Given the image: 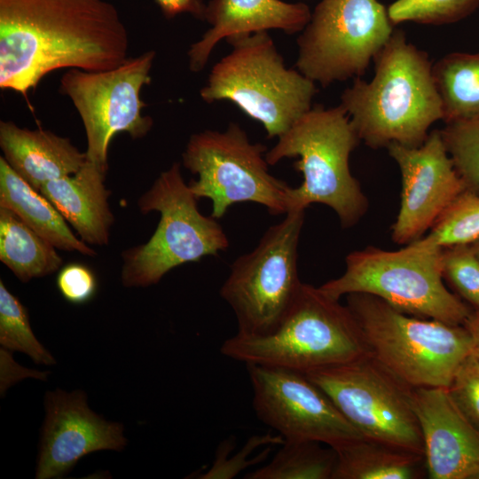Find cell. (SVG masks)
Masks as SVG:
<instances>
[{
    "mask_svg": "<svg viewBox=\"0 0 479 479\" xmlns=\"http://www.w3.org/2000/svg\"><path fill=\"white\" fill-rule=\"evenodd\" d=\"M128 49L125 24L106 0H0L2 90L27 97L57 69H112Z\"/></svg>",
    "mask_w": 479,
    "mask_h": 479,
    "instance_id": "cell-1",
    "label": "cell"
},
{
    "mask_svg": "<svg viewBox=\"0 0 479 479\" xmlns=\"http://www.w3.org/2000/svg\"><path fill=\"white\" fill-rule=\"evenodd\" d=\"M373 61V78L354 79L342 91L340 106L371 148L421 145L430 126L443 120L428 54L409 43L403 30H394Z\"/></svg>",
    "mask_w": 479,
    "mask_h": 479,
    "instance_id": "cell-2",
    "label": "cell"
},
{
    "mask_svg": "<svg viewBox=\"0 0 479 479\" xmlns=\"http://www.w3.org/2000/svg\"><path fill=\"white\" fill-rule=\"evenodd\" d=\"M359 141L340 105L311 107L279 137L266 152L267 162L274 165L284 158L299 157L294 167L303 177L298 187L290 190L288 211L324 204L336 213L343 228L354 226L368 208L367 198L349 164Z\"/></svg>",
    "mask_w": 479,
    "mask_h": 479,
    "instance_id": "cell-3",
    "label": "cell"
},
{
    "mask_svg": "<svg viewBox=\"0 0 479 479\" xmlns=\"http://www.w3.org/2000/svg\"><path fill=\"white\" fill-rule=\"evenodd\" d=\"M226 41L232 50L213 66L200 98L233 103L263 126L268 138H278L312 107L316 83L286 66L267 31Z\"/></svg>",
    "mask_w": 479,
    "mask_h": 479,
    "instance_id": "cell-4",
    "label": "cell"
},
{
    "mask_svg": "<svg viewBox=\"0 0 479 479\" xmlns=\"http://www.w3.org/2000/svg\"><path fill=\"white\" fill-rule=\"evenodd\" d=\"M221 353L245 365L288 368L302 373L348 362L369 349L347 307L319 287L302 283L279 327L263 336L234 334L224 341Z\"/></svg>",
    "mask_w": 479,
    "mask_h": 479,
    "instance_id": "cell-5",
    "label": "cell"
},
{
    "mask_svg": "<svg viewBox=\"0 0 479 479\" xmlns=\"http://www.w3.org/2000/svg\"><path fill=\"white\" fill-rule=\"evenodd\" d=\"M346 296L369 352L412 388L447 389L473 353L463 325L409 315L369 294Z\"/></svg>",
    "mask_w": 479,
    "mask_h": 479,
    "instance_id": "cell-6",
    "label": "cell"
},
{
    "mask_svg": "<svg viewBox=\"0 0 479 479\" xmlns=\"http://www.w3.org/2000/svg\"><path fill=\"white\" fill-rule=\"evenodd\" d=\"M442 249L415 240L397 251L356 250L346 256L342 275L319 289L335 300L369 294L409 315L463 325L472 310L444 286Z\"/></svg>",
    "mask_w": 479,
    "mask_h": 479,
    "instance_id": "cell-7",
    "label": "cell"
},
{
    "mask_svg": "<svg viewBox=\"0 0 479 479\" xmlns=\"http://www.w3.org/2000/svg\"><path fill=\"white\" fill-rule=\"evenodd\" d=\"M198 200L185 182L179 163L160 174L137 201L142 213L159 212L160 221L146 243L122 253L123 286L155 285L173 268L228 248L223 227L217 219L200 212Z\"/></svg>",
    "mask_w": 479,
    "mask_h": 479,
    "instance_id": "cell-8",
    "label": "cell"
},
{
    "mask_svg": "<svg viewBox=\"0 0 479 479\" xmlns=\"http://www.w3.org/2000/svg\"><path fill=\"white\" fill-rule=\"evenodd\" d=\"M305 210H291L263 233L256 247L238 257L220 288L232 309L237 334H271L290 311L302 286L299 279L298 243Z\"/></svg>",
    "mask_w": 479,
    "mask_h": 479,
    "instance_id": "cell-9",
    "label": "cell"
},
{
    "mask_svg": "<svg viewBox=\"0 0 479 479\" xmlns=\"http://www.w3.org/2000/svg\"><path fill=\"white\" fill-rule=\"evenodd\" d=\"M267 151L235 122L223 131L207 130L190 137L183 164L198 175L189 186L198 199L212 201L211 216L219 219L244 201L261 204L271 215L287 213L292 187L269 172Z\"/></svg>",
    "mask_w": 479,
    "mask_h": 479,
    "instance_id": "cell-10",
    "label": "cell"
},
{
    "mask_svg": "<svg viewBox=\"0 0 479 479\" xmlns=\"http://www.w3.org/2000/svg\"><path fill=\"white\" fill-rule=\"evenodd\" d=\"M363 436L424 455L412 387L370 352L305 373Z\"/></svg>",
    "mask_w": 479,
    "mask_h": 479,
    "instance_id": "cell-11",
    "label": "cell"
},
{
    "mask_svg": "<svg viewBox=\"0 0 479 479\" xmlns=\"http://www.w3.org/2000/svg\"><path fill=\"white\" fill-rule=\"evenodd\" d=\"M393 26L379 0H321L297 38L296 69L322 87L359 78Z\"/></svg>",
    "mask_w": 479,
    "mask_h": 479,
    "instance_id": "cell-12",
    "label": "cell"
},
{
    "mask_svg": "<svg viewBox=\"0 0 479 479\" xmlns=\"http://www.w3.org/2000/svg\"><path fill=\"white\" fill-rule=\"evenodd\" d=\"M154 58L155 51H148L112 69L69 68L62 75L59 90L71 99L85 129L87 160L107 168L115 134L140 138L153 127V119L142 114L141 90L151 81Z\"/></svg>",
    "mask_w": 479,
    "mask_h": 479,
    "instance_id": "cell-13",
    "label": "cell"
},
{
    "mask_svg": "<svg viewBox=\"0 0 479 479\" xmlns=\"http://www.w3.org/2000/svg\"><path fill=\"white\" fill-rule=\"evenodd\" d=\"M246 365L257 418L284 441H314L334 447L362 437L304 373L271 365Z\"/></svg>",
    "mask_w": 479,
    "mask_h": 479,
    "instance_id": "cell-14",
    "label": "cell"
},
{
    "mask_svg": "<svg viewBox=\"0 0 479 479\" xmlns=\"http://www.w3.org/2000/svg\"><path fill=\"white\" fill-rule=\"evenodd\" d=\"M387 149L402 178L400 208L391 228L392 240L407 245L430 230L467 188L438 130L431 131L420 146L392 143Z\"/></svg>",
    "mask_w": 479,
    "mask_h": 479,
    "instance_id": "cell-15",
    "label": "cell"
},
{
    "mask_svg": "<svg viewBox=\"0 0 479 479\" xmlns=\"http://www.w3.org/2000/svg\"><path fill=\"white\" fill-rule=\"evenodd\" d=\"M35 471L36 479H59L84 456L102 450L122 451L127 444L124 427L90 409L82 390L47 391Z\"/></svg>",
    "mask_w": 479,
    "mask_h": 479,
    "instance_id": "cell-16",
    "label": "cell"
},
{
    "mask_svg": "<svg viewBox=\"0 0 479 479\" xmlns=\"http://www.w3.org/2000/svg\"><path fill=\"white\" fill-rule=\"evenodd\" d=\"M412 406L431 479H479V430L445 388H413Z\"/></svg>",
    "mask_w": 479,
    "mask_h": 479,
    "instance_id": "cell-17",
    "label": "cell"
},
{
    "mask_svg": "<svg viewBox=\"0 0 479 479\" xmlns=\"http://www.w3.org/2000/svg\"><path fill=\"white\" fill-rule=\"evenodd\" d=\"M311 10L304 3L282 0H209L203 20L210 27L187 52L189 68L202 70L216 45L223 39L271 29L300 33L309 22Z\"/></svg>",
    "mask_w": 479,
    "mask_h": 479,
    "instance_id": "cell-18",
    "label": "cell"
},
{
    "mask_svg": "<svg viewBox=\"0 0 479 479\" xmlns=\"http://www.w3.org/2000/svg\"><path fill=\"white\" fill-rule=\"evenodd\" d=\"M107 168L86 159L80 169L43 184V194L76 231L82 240L103 246L109 241L114 215L105 185Z\"/></svg>",
    "mask_w": 479,
    "mask_h": 479,
    "instance_id": "cell-19",
    "label": "cell"
},
{
    "mask_svg": "<svg viewBox=\"0 0 479 479\" xmlns=\"http://www.w3.org/2000/svg\"><path fill=\"white\" fill-rule=\"evenodd\" d=\"M0 147L12 169L33 188L76 173L86 161L71 141L51 131L0 122Z\"/></svg>",
    "mask_w": 479,
    "mask_h": 479,
    "instance_id": "cell-20",
    "label": "cell"
},
{
    "mask_svg": "<svg viewBox=\"0 0 479 479\" xmlns=\"http://www.w3.org/2000/svg\"><path fill=\"white\" fill-rule=\"evenodd\" d=\"M0 207L14 212L56 248L94 256L96 252L70 230L57 208L0 157Z\"/></svg>",
    "mask_w": 479,
    "mask_h": 479,
    "instance_id": "cell-21",
    "label": "cell"
},
{
    "mask_svg": "<svg viewBox=\"0 0 479 479\" xmlns=\"http://www.w3.org/2000/svg\"><path fill=\"white\" fill-rule=\"evenodd\" d=\"M333 479H420L428 475L424 455L384 442L357 437L333 447Z\"/></svg>",
    "mask_w": 479,
    "mask_h": 479,
    "instance_id": "cell-22",
    "label": "cell"
},
{
    "mask_svg": "<svg viewBox=\"0 0 479 479\" xmlns=\"http://www.w3.org/2000/svg\"><path fill=\"white\" fill-rule=\"evenodd\" d=\"M55 248L14 212L0 207V260L20 281L58 271L62 258Z\"/></svg>",
    "mask_w": 479,
    "mask_h": 479,
    "instance_id": "cell-23",
    "label": "cell"
},
{
    "mask_svg": "<svg viewBox=\"0 0 479 479\" xmlns=\"http://www.w3.org/2000/svg\"><path fill=\"white\" fill-rule=\"evenodd\" d=\"M446 123L479 117V51L445 54L432 66Z\"/></svg>",
    "mask_w": 479,
    "mask_h": 479,
    "instance_id": "cell-24",
    "label": "cell"
},
{
    "mask_svg": "<svg viewBox=\"0 0 479 479\" xmlns=\"http://www.w3.org/2000/svg\"><path fill=\"white\" fill-rule=\"evenodd\" d=\"M265 465L246 475L247 479H333L336 452L314 441H284Z\"/></svg>",
    "mask_w": 479,
    "mask_h": 479,
    "instance_id": "cell-25",
    "label": "cell"
},
{
    "mask_svg": "<svg viewBox=\"0 0 479 479\" xmlns=\"http://www.w3.org/2000/svg\"><path fill=\"white\" fill-rule=\"evenodd\" d=\"M479 238V194H459L442 213L429 233L416 241L427 247L472 244Z\"/></svg>",
    "mask_w": 479,
    "mask_h": 479,
    "instance_id": "cell-26",
    "label": "cell"
},
{
    "mask_svg": "<svg viewBox=\"0 0 479 479\" xmlns=\"http://www.w3.org/2000/svg\"><path fill=\"white\" fill-rule=\"evenodd\" d=\"M0 344L27 355L35 364L51 365L55 359L35 337L27 308L0 280Z\"/></svg>",
    "mask_w": 479,
    "mask_h": 479,
    "instance_id": "cell-27",
    "label": "cell"
},
{
    "mask_svg": "<svg viewBox=\"0 0 479 479\" xmlns=\"http://www.w3.org/2000/svg\"><path fill=\"white\" fill-rule=\"evenodd\" d=\"M440 133L467 190L479 194V117L446 123Z\"/></svg>",
    "mask_w": 479,
    "mask_h": 479,
    "instance_id": "cell-28",
    "label": "cell"
},
{
    "mask_svg": "<svg viewBox=\"0 0 479 479\" xmlns=\"http://www.w3.org/2000/svg\"><path fill=\"white\" fill-rule=\"evenodd\" d=\"M479 7V0H396L388 8L393 25L413 22L447 25L466 19Z\"/></svg>",
    "mask_w": 479,
    "mask_h": 479,
    "instance_id": "cell-29",
    "label": "cell"
},
{
    "mask_svg": "<svg viewBox=\"0 0 479 479\" xmlns=\"http://www.w3.org/2000/svg\"><path fill=\"white\" fill-rule=\"evenodd\" d=\"M442 271L459 294L479 310V257L471 245L443 247Z\"/></svg>",
    "mask_w": 479,
    "mask_h": 479,
    "instance_id": "cell-30",
    "label": "cell"
},
{
    "mask_svg": "<svg viewBox=\"0 0 479 479\" xmlns=\"http://www.w3.org/2000/svg\"><path fill=\"white\" fill-rule=\"evenodd\" d=\"M284 439L279 434L254 436L245 444L243 448L232 458H229L221 445L216 450V459L212 467L199 478L202 479H230L235 477L246 467L261 462L270 452H265L262 455L250 458V453L255 451L259 446L264 445H280Z\"/></svg>",
    "mask_w": 479,
    "mask_h": 479,
    "instance_id": "cell-31",
    "label": "cell"
},
{
    "mask_svg": "<svg viewBox=\"0 0 479 479\" xmlns=\"http://www.w3.org/2000/svg\"><path fill=\"white\" fill-rule=\"evenodd\" d=\"M447 390L460 412L479 430V360L473 353L460 364Z\"/></svg>",
    "mask_w": 479,
    "mask_h": 479,
    "instance_id": "cell-32",
    "label": "cell"
},
{
    "mask_svg": "<svg viewBox=\"0 0 479 479\" xmlns=\"http://www.w3.org/2000/svg\"><path fill=\"white\" fill-rule=\"evenodd\" d=\"M62 297L73 304L89 302L97 291V279L92 271L83 264L71 263L63 267L56 279Z\"/></svg>",
    "mask_w": 479,
    "mask_h": 479,
    "instance_id": "cell-33",
    "label": "cell"
},
{
    "mask_svg": "<svg viewBox=\"0 0 479 479\" xmlns=\"http://www.w3.org/2000/svg\"><path fill=\"white\" fill-rule=\"evenodd\" d=\"M168 18L180 13H190L203 20L206 4L201 0H155Z\"/></svg>",
    "mask_w": 479,
    "mask_h": 479,
    "instance_id": "cell-34",
    "label": "cell"
},
{
    "mask_svg": "<svg viewBox=\"0 0 479 479\" xmlns=\"http://www.w3.org/2000/svg\"><path fill=\"white\" fill-rule=\"evenodd\" d=\"M463 326L467 329L472 341L473 354L479 360V310H474L465 320Z\"/></svg>",
    "mask_w": 479,
    "mask_h": 479,
    "instance_id": "cell-35",
    "label": "cell"
},
{
    "mask_svg": "<svg viewBox=\"0 0 479 479\" xmlns=\"http://www.w3.org/2000/svg\"><path fill=\"white\" fill-rule=\"evenodd\" d=\"M476 255L479 257V238L470 244Z\"/></svg>",
    "mask_w": 479,
    "mask_h": 479,
    "instance_id": "cell-36",
    "label": "cell"
}]
</instances>
